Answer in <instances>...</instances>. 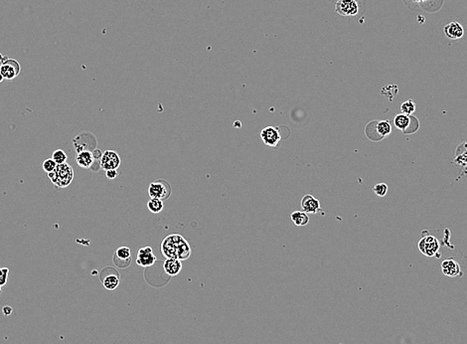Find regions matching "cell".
Wrapping results in <instances>:
<instances>
[{
	"label": "cell",
	"instance_id": "1",
	"mask_svg": "<svg viewBox=\"0 0 467 344\" xmlns=\"http://www.w3.org/2000/svg\"><path fill=\"white\" fill-rule=\"evenodd\" d=\"M160 250L166 259H177L179 261L188 260L192 254L190 244L179 234L166 236L160 244Z\"/></svg>",
	"mask_w": 467,
	"mask_h": 344
},
{
	"label": "cell",
	"instance_id": "2",
	"mask_svg": "<svg viewBox=\"0 0 467 344\" xmlns=\"http://www.w3.org/2000/svg\"><path fill=\"white\" fill-rule=\"evenodd\" d=\"M47 174L54 186L57 188L68 187L74 179L73 168L67 162L57 164L55 170Z\"/></svg>",
	"mask_w": 467,
	"mask_h": 344
},
{
	"label": "cell",
	"instance_id": "3",
	"mask_svg": "<svg viewBox=\"0 0 467 344\" xmlns=\"http://www.w3.org/2000/svg\"><path fill=\"white\" fill-rule=\"evenodd\" d=\"M417 247L424 256L439 257L438 251L440 248V243L435 237H434V236H431V235L423 236V237L419 240Z\"/></svg>",
	"mask_w": 467,
	"mask_h": 344
},
{
	"label": "cell",
	"instance_id": "4",
	"mask_svg": "<svg viewBox=\"0 0 467 344\" xmlns=\"http://www.w3.org/2000/svg\"><path fill=\"white\" fill-rule=\"evenodd\" d=\"M409 8L420 9L428 12H435L440 9L443 0H402Z\"/></svg>",
	"mask_w": 467,
	"mask_h": 344
},
{
	"label": "cell",
	"instance_id": "5",
	"mask_svg": "<svg viewBox=\"0 0 467 344\" xmlns=\"http://www.w3.org/2000/svg\"><path fill=\"white\" fill-rule=\"evenodd\" d=\"M148 194H150V198L160 199L163 201L171 194L170 185L164 180L152 182L150 183V187H148Z\"/></svg>",
	"mask_w": 467,
	"mask_h": 344
},
{
	"label": "cell",
	"instance_id": "6",
	"mask_svg": "<svg viewBox=\"0 0 467 344\" xmlns=\"http://www.w3.org/2000/svg\"><path fill=\"white\" fill-rule=\"evenodd\" d=\"M263 142L272 148H275L282 140L280 128L277 126H267L261 132Z\"/></svg>",
	"mask_w": 467,
	"mask_h": 344
},
{
	"label": "cell",
	"instance_id": "7",
	"mask_svg": "<svg viewBox=\"0 0 467 344\" xmlns=\"http://www.w3.org/2000/svg\"><path fill=\"white\" fill-rule=\"evenodd\" d=\"M359 3L357 0H338L335 4V11L341 16L350 17L359 13Z\"/></svg>",
	"mask_w": 467,
	"mask_h": 344
},
{
	"label": "cell",
	"instance_id": "8",
	"mask_svg": "<svg viewBox=\"0 0 467 344\" xmlns=\"http://www.w3.org/2000/svg\"><path fill=\"white\" fill-rule=\"evenodd\" d=\"M156 256L150 247H144L138 250L136 255V264L142 268H148L154 265Z\"/></svg>",
	"mask_w": 467,
	"mask_h": 344
},
{
	"label": "cell",
	"instance_id": "9",
	"mask_svg": "<svg viewBox=\"0 0 467 344\" xmlns=\"http://www.w3.org/2000/svg\"><path fill=\"white\" fill-rule=\"evenodd\" d=\"M120 165V157L114 150H105L100 158V167L107 170L117 169Z\"/></svg>",
	"mask_w": 467,
	"mask_h": 344
},
{
	"label": "cell",
	"instance_id": "10",
	"mask_svg": "<svg viewBox=\"0 0 467 344\" xmlns=\"http://www.w3.org/2000/svg\"><path fill=\"white\" fill-rule=\"evenodd\" d=\"M0 73L2 74L4 80H13L20 73L19 63L12 59H6L2 65L0 66Z\"/></svg>",
	"mask_w": 467,
	"mask_h": 344
},
{
	"label": "cell",
	"instance_id": "11",
	"mask_svg": "<svg viewBox=\"0 0 467 344\" xmlns=\"http://www.w3.org/2000/svg\"><path fill=\"white\" fill-rule=\"evenodd\" d=\"M114 263L120 269H125L132 263V251L129 247H120L114 256Z\"/></svg>",
	"mask_w": 467,
	"mask_h": 344
},
{
	"label": "cell",
	"instance_id": "12",
	"mask_svg": "<svg viewBox=\"0 0 467 344\" xmlns=\"http://www.w3.org/2000/svg\"><path fill=\"white\" fill-rule=\"evenodd\" d=\"M443 33L450 40H458L463 37L464 28L457 21H451L443 27Z\"/></svg>",
	"mask_w": 467,
	"mask_h": 344
},
{
	"label": "cell",
	"instance_id": "13",
	"mask_svg": "<svg viewBox=\"0 0 467 344\" xmlns=\"http://www.w3.org/2000/svg\"><path fill=\"white\" fill-rule=\"evenodd\" d=\"M441 271H442V273H443L445 275L450 276V277L461 276V275H462V272H461V270H460V266L458 265V263H456V262L452 259V258H450V259L444 260V261L441 263Z\"/></svg>",
	"mask_w": 467,
	"mask_h": 344
},
{
	"label": "cell",
	"instance_id": "14",
	"mask_svg": "<svg viewBox=\"0 0 467 344\" xmlns=\"http://www.w3.org/2000/svg\"><path fill=\"white\" fill-rule=\"evenodd\" d=\"M302 211L309 214H316L321 210L320 202L312 195H304L301 199Z\"/></svg>",
	"mask_w": 467,
	"mask_h": 344
},
{
	"label": "cell",
	"instance_id": "15",
	"mask_svg": "<svg viewBox=\"0 0 467 344\" xmlns=\"http://www.w3.org/2000/svg\"><path fill=\"white\" fill-rule=\"evenodd\" d=\"M163 270L168 275L175 276L182 270L181 261L177 259H166L163 263Z\"/></svg>",
	"mask_w": 467,
	"mask_h": 344
},
{
	"label": "cell",
	"instance_id": "16",
	"mask_svg": "<svg viewBox=\"0 0 467 344\" xmlns=\"http://www.w3.org/2000/svg\"><path fill=\"white\" fill-rule=\"evenodd\" d=\"M94 159L93 154L90 153L89 150H83V152L78 153L76 157L77 164L83 168H90L94 163Z\"/></svg>",
	"mask_w": 467,
	"mask_h": 344
},
{
	"label": "cell",
	"instance_id": "17",
	"mask_svg": "<svg viewBox=\"0 0 467 344\" xmlns=\"http://www.w3.org/2000/svg\"><path fill=\"white\" fill-rule=\"evenodd\" d=\"M394 124L398 130L407 134L408 128L411 124V118L404 114H399L394 119Z\"/></svg>",
	"mask_w": 467,
	"mask_h": 344
},
{
	"label": "cell",
	"instance_id": "18",
	"mask_svg": "<svg viewBox=\"0 0 467 344\" xmlns=\"http://www.w3.org/2000/svg\"><path fill=\"white\" fill-rule=\"evenodd\" d=\"M290 219L294 223V225L302 227L306 226L309 223V217L307 213L304 211H294L290 214Z\"/></svg>",
	"mask_w": 467,
	"mask_h": 344
},
{
	"label": "cell",
	"instance_id": "19",
	"mask_svg": "<svg viewBox=\"0 0 467 344\" xmlns=\"http://www.w3.org/2000/svg\"><path fill=\"white\" fill-rule=\"evenodd\" d=\"M376 132H377V135L381 138H384L385 137L389 136L392 132V125L390 123L389 120H380V121H376Z\"/></svg>",
	"mask_w": 467,
	"mask_h": 344
},
{
	"label": "cell",
	"instance_id": "20",
	"mask_svg": "<svg viewBox=\"0 0 467 344\" xmlns=\"http://www.w3.org/2000/svg\"><path fill=\"white\" fill-rule=\"evenodd\" d=\"M119 276L117 275H109L102 281V286L108 291H115L119 286Z\"/></svg>",
	"mask_w": 467,
	"mask_h": 344
},
{
	"label": "cell",
	"instance_id": "21",
	"mask_svg": "<svg viewBox=\"0 0 467 344\" xmlns=\"http://www.w3.org/2000/svg\"><path fill=\"white\" fill-rule=\"evenodd\" d=\"M163 201L160 200V199H155V198H151L150 201L147 202V208L148 210H150L151 213L153 214H157V213H160L162 210H163Z\"/></svg>",
	"mask_w": 467,
	"mask_h": 344
},
{
	"label": "cell",
	"instance_id": "22",
	"mask_svg": "<svg viewBox=\"0 0 467 344\" xmlns=\"http://www.w3.org/2000/svg\"><path fill=\"white\" fill-rule=\"evenodd\" d=\"M415 111H416V103L412 100H409L400 104L401 114L411 117L415 113Z\"/></svg>",
	"mask_w": 467,
	"mask_h": 344
},
{
	"label": "cell",
	"instance_id": "23",
	"mask_svg": "<svg viewBox=\"0 0 467 344\" xmlns=\"http://www.w3.org/2000/svg\"><path fill=\"white\" fill-rule=\"evenodd\" d=\"M67 155L66 153L64 152V150L62 149H57L55 150V152L53 153L52 155V159L57 163V164H63V163H65L67 162Z\"/></svg>",
	"mask_w": 467,
	"mask_h": 344
},
{
	"label": "cell",
	"instance_id": "24",
	"mask_svg": "<svg viewBox=\"0 0 467 344\" xmlns=\"http://www.w3.org/2000/svg\"><path fill=\"white\" fill-rule=\"evenodd\" d=\"M374 192L376 193V194L380 197H384L386 194H387V192H388V185L385 184V183H379L377 185H375L374 187Z\"/></svg>",
	"mask_w": 467,
	"mask_h": 344
},
{
	"label": "cell",
	"instance_id": "25",
	"mask_svg": "<svg viewBox=\"0 0 467 344\" xmlns=\"http://www.w3.org/2000/svg\"><path fill=\"white\" fill-rule=\"evenodd\" d=\"M8 275H9V269L7 268L0 269V288H2L8 283Z\"/></svg>",
	"mask_w": 467,
	"mask_h": 344
},
{
	"label": "cell",
	"instance_id": "26",
	"mask_svg": "<svg viewBox=\"0 0 467 344\" xmlns=\"http://www.w3.org/2000/svg\"><path fill=\"white\" fill-rule=\"evenodd\" d=\"M42 166H43V169H44L45 172H47V173H50V172H53L55 170V168L57 166V163L52 158H48L43 162Z\"/></svg>",
	"mask_w": 467,
	"mask_h": 344
},
{
	"label": "cell",
	"instance_id": "27",
	"mask_svg": "<svg viewBox=\"0 0 467 344\" xmlns=\"http://www.w3.org/2000/svg\"><path fill=\"white\" fill-rule=\"evenodd\" d=\"M105 176H107V178H109L111 180H114L118 176V172L117 171V169L107 170V172H105Z\"/></svg>",
	"mask_w": 467,
	"mask_h": 344
},
{
	"label": "cell",
	"instance_id": "28",
	"mask_svg": "<svg viewBox=\"0 0 467 344\" xmlns=\"http://www.w3.org/2000/svg\"><path fill=\"white\" fill-rule=\"evenodd\" d=\"M93 156H94V158H101V156H102V153L100 152V149L96 148V149L94 150V153H93Z\"/></svg>",
	"mask_w": 467,
	"mask_h": 344
},
{
	"label": "cell",
	"instance_id": "29",
	"mask_svg": "<svg viewBox=\"0 0 467 344\" xmlns=\"http://www.w3.org/2000/svg\"><path fill=\"white\" fill-rule=\"evenodd\" d=\"M2 311L5 315H10L12 313V308L11 307H4Z\"/></svg>",
	"mask_w": 467,
	"mask_h": 344
},
{
	"label": "cell",
	"instance_id": "30",
	"mask_svg": "<svg viewBox=\"0 0 467 344\" xmlns=\"http://www.w3.org/2000/svg\"><path fill=\"white\" fill-rule=\"evenodd\" d=\"M3 80H4V78H3V76H2V74H1V73H0V83H2V82H3Z\"/></svg>",
	"mask_w": 467,
	"mask_h": 344
},
{
	"label": "cell",
	"instance_id": "31",
	"mask_svg": "<svg viewBox=\"0 0 467 344\" xmlns=\"http://www.w3.org/2000/svg\"><path fill=\"white\" fill-rule=\"evenodd\" d=\"M1 59H2V56H1V55H0V66H1V65H2V63L4 62V61H2Z\"/></svg>",
	"mask_w": 467,
	"mask_h": 344
},
{
	"label": "cell",
	"instance_id": "32",
	"mask_svg": "<svg viewBox=\"0 0 467 344\" xmlns=\"http://www.w3.org/2000/svg\"><path fill=\"white\" fill-rule=\"evenodd\" d=\"M0 292H1V288H0Z\"/></svg>",
	"mask_w": 467,
	"mask_h": 344
}]
</instances>
